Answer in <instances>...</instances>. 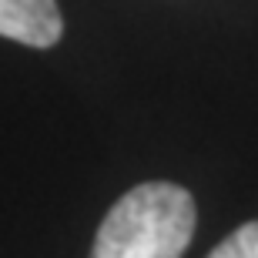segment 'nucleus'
Masks as SVG:
<instances>
[{
	"instance_id": "obj_1",
	"label": "nucleus",
	"mask_w": 258,
	"mask_h": 258,
	"mask_svg": "<svg viewBox=\"0 0 258 258\" xmlns=\"http://www.w3.org/2000/svg\"><path fill=\"white\" fill-rule=\"evenodd\" d=\"M195 198L181 184H134L104 215L91 258H181L195 238Z\"/></svg>"
},
{
	"instance_id": "obj_2",
	"label": "nucleus",
	"mask_w": 258,
	"mask_h": 258,
	"mask_svg": "<svg viewBox=\"0 0 258 258\" xmlns=\"http://www.w3.org/2000/svg\"><path fill=\"white\" fill-rule=\"evenodd\" d=\"M64 20L54 0H0V37L27 47H54Z\"/></svg>"
},
{
	"instance_id": "obj_3",
	"label": "nucleus",
	"mask_w": 258,
	"mask_h": 258,
	"mask_svg": "<svg viewBox=\"0 0 258 258\" xmlns=\"http://www.w3.org/2000/svg\"><path fill=\"white\" fill-rule=\"evenodd\" d=\"M208 258H258V221H245L228 238L215 245Z\"/></svg>"
}]
</instances>
